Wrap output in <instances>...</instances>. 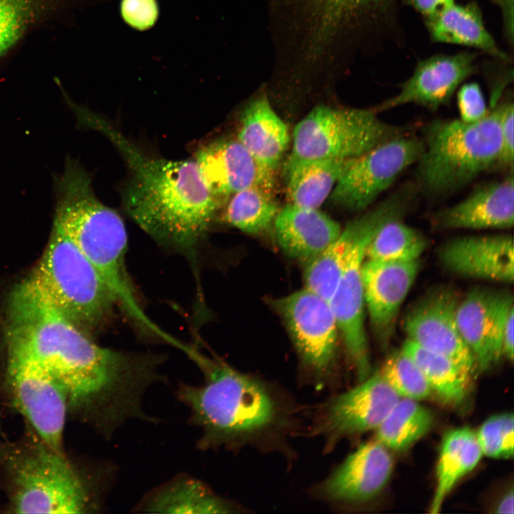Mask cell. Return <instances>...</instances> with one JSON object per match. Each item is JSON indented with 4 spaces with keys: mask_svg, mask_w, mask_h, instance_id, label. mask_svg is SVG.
I'll return each mask as SVG.
<instances>
[{
    "mask_svg": "<svg viewBox=\"0 0 514 514\" xmlns=\"http://www.w3.org/2000/svg\"><path fill=\"white\" fill-rule=\"evenodd\" d=\"M495 513L498 514H513L514 513L513 488H510L500 498L495 508Z\"/></svg>",
    "mask_w": 514,
    "mask_h": 514,
    "instance_id": "cell-43",
    "label": "cell"
},
{
    "mask_svg": "<svg viewBox=\"0 0 514 514\" xmlns=\"http://www.w3.org/2000/svg\"><path fill=\"white\" fill-rule=\"evenodd\" d=\"M8 451L4 465L11 512L81 513L89 508L87 487L65 455L40 439Z\"/></svg>",
    "mask_w": 514,
    "mask_h": 514,
    "instance_id": "cell-7",
    "label": "cell"
},
{
    "mask_svg": "<svg viewBox=\"0 0 514 514\" xmlns=\"http://www.w3.org/2000/svg\"><path fill=\"white\" fill-rule=\"evenodd\" d=\"M459 301L451 288H435L408 311L404 328L408 339L447 357L472 376L477 367L458 329L456 311Z\"/></svg>",
    "mask_w": 514,
    "mask_h": 514,
    "instance_id": "cell-14",
    "label": "cell"
},
{
    "mask_svg": "<svg viewBox=\"0 0 514 514\" xmlns=\"http://www.w3.org/2000/svg\"><path fill=\"white\" fill-rule=\"evenodd\" d=\"M374 109L315 107L296 126L291 156L302 158H353L393 138L405 126L382 121Z\"/></svg>",
    "mask_w": 514,
    "mask_h": 514,
    "instance_id": "cell-8",
    "label": "cell"
},
{
    "mask_svg": "<svg viewBox=\"0 0 514 514\" xmlns=\"http://www.w3.org/2000/svg\"><path fill=\"white\" fill-rule=\"evenodd\" d=\"M425 22L434 41L475 48L501 61H510L485 28L481 11L474 2L454 3L425 19Z\"/></svg>",
    "mask_w": 514,
    "mask_h": 514,
    "instance_id": "cell-24",
    "label": "cell"
},
{
    "mask_svg": "<svg viewBox=\"0 0 514 514\" xmlns=\"http://www.w3.org/2000/svg\"><path fill=\"white\" fill-rule=\"evenodd\" d=\"M513 306V297L508 291L481 287L473 288L459 301L458 329L478 371L488 370L503 357L501 336Z\"/></svg>",
    "mask_w": 514,
    "mask_h": 514,
    "instance_id": "cell-16",
    "label": "cell"
},
{
    "mask_svg": "<svg viewBox=\"0 0 514 514\" xmlns=\"http://www.w3.org/2000/svg\"><path fill=\"white\" fill-rule=\"evenodd\" d=\"M457 106L460 119L465 123L480 121L489 112L481 89L475 82L460 86L457 93Z\"/></svg>",
    "mask_w": 514,
    "mask_h": 514,
    "instance_id": "cell-38",
    "label": "cell"
},
{
    "mask_svg": "<svg viewBox=\"0 0 514 514\" xmlns=\"http://www.w3.org/2000/svg\"><path fill=\"white\" fill-rule=\"evenodd\" d=\"M193 160L217 199L252 187L274 191V171L261 164L238 139L206 143L196 151Z\"/></svg>",
    "mask_w": 514,
    "mask_h": 514,
    "instance_id": "cell-17",
    "label": "cell"
},
{
    "mask_svg": "<svg viewBox=\"0 0 514 514\" xmlns=\"http://www.w3.org/2000/svg\"><path fill=\"white\" fill-rule=\"evenodd\" d=\"M475 435L483 455L493 458H511L514 445L513 413L490 417L480 425Z\"/></svg>",
    "mask_w": 514,
    "mask_h": 514,
    "instance_id": "cell-36",
    "label": "cell"
},
{
    "mask_svg": "<svg viewBox=\"0 0 514 514\" xmlns=\"http://www.w3.org/2000/svg\"><path fill=\"white\" fill-rule=\"evenodd\" d=\"M378 371L400 398L418 400L432 393L418 366L401 350L391 353Z\"/></svg>",
    "mask_w": 514,
    "mask_h": 514,
    "instance_id": "cell-35",
    "label": "cell"
},
{
    "mask_svg": "<svg viewBox=\"0 0 514 514\" xmlns=\"http://www.w3.org/2000/svg\"><path fill=\"white\" fill-rule=\"evenodd\" d=\"M277 242L286 255L306 266L341 233L340 224L318 208L288 203L274 220Z\"/></svg>",
    "mask_w": 514,
    "mask_h": 514,
    "instance_id": "cell-22",
    "label": "cell"
},
{
    "mask_svg": "<svg viewBox=\"0 0 514 514\" xmlns=\"http://www.w3.org/2000/svg\"><path fill=\"white\" fill-rule=\"evenodd\" d=\"M149 512L214 514L238 513V505L218 496L200 481L181 480L166 486L149 501Z\"/></svg>",
    "mask_w": 514,
    "mask_h": 514,
    "instance_id": "cell-29",
    "label": "cell"
},
{
    "mask_svg": "<svg viewBox=\"0 0 514 514\" xmlns=\"http://www.w3.org/2000/svg\"><path fill=\"white\" fill-rule=\"evenodd\" d=\"M433 423L432 412L418 400L400 398L375 430V439L389 450H405L423 438Z\"/></svg>",
    "mask_w": 514,
    "mask_h": 514,
    "instance_id": "cell-30",
    "label": "cell"
},
{
    "mask_svg": "<svg viewBox=\"0 0 514 514\" xmlns=\"http://www.w3.org/2000/svg\"><path fill=\"white\" fill-rule=\"evenodd\" d=\"M410 208L407 198L396 191L376 206L375 214L355 243L338 286L329 303L334 313L348 359L358 381L371 373L368 340L364 327V298L361 267L366 247L386 223L402 219Z\"/></svg>",
    "mask_w": 514,
    "mask_h": 514,
    "instance_id": "cell-9",
    "label": "cell"
},
{
    "mask_svg": "<svg viewBox=\"0 0 514 514\" xmlns=\"http://www.w3.org/2000/svg\"><path fill=\"white\" fill-rule=\"evenodd\" d=\"M496 106L499 114L501 140L500 151L497 166L513 170L514 156L513 103L510 100H507Z\"/></svg>",
    "mask_w": 514,
    "mask_h": 514,
    "instance_id": "cell-39",
    "label": "cell"
},
{
    "mask_svg": "<svg viewBox=\"0 0 514 514\" xmlns=\"http://www.w3.org/2000/svg\"><path fill=\"white\" fill-rule=\"evenodd\" d=\"M29 280L86 334L102 329L113 320L117 303L112 293L54 220L46 248Z\"/></svg>",
    "mask_w": 514,
    "mask_h": 514,
    "instance_id": "cell-6",
    "label": "cell"
},
{
    "mask_svg": "<svg viewBox=\"0 0 514 514\" xmlns=\"http://www.w3.org/2000/svg\"><path fill=\"white\" fill-rule=\"evenodd\" d=\"M54 179V220L90 261L117 306L136 327L169 342L172 336L146 316L137 299L126 265L128 238L121 216L98 199L90 173L77 160H66L64 171Z\"/></svg>",
    "mask_w": 514,
    "mask_h": 514,
    "instance_id": "cell-4",
    "label": "cell"
},
{
    "mask_svg": "<svg viewBox=\"0 0 514 514\" xmlns=\"http://www.w3.org/2000/svg\"><path fill=\"white\" fill-rule=\"evenodd\" d=\"M424 148L421 138L408 133L384 141L355 158L331 191L332 201L363 210L415 163Z\"/></svg>",
    "mask_w": 514,
    "mask_h": 514,
    "instance_id": "cell-11",
    "label": "cell"
},
{
    "mask_svg": "<svg viewBox=\"0 0 514 514\" xmlns=\"http://www.w3.org/2000/svg\"><path fill=\"white\" fill-rule=\"evenodd\" d=\"M405 2L427 19L454 4L455 0H405Z\"/></svg>",
    "mask_w": 514,
    "mask_h": 514,
    "instance_id": "cell-41",
    "label": "cell"
},
{
    "mask_svg": "<svg viewBox=\"0 0 514 514\" xmlns=\"http://www.w3.org/2000/svg\"><path fill=\"white\" fill-rule=\"evenodd\" d=\"M331 21H347L353 26L369 24L389 34L396 24L397 0H316Z\"/></svg>",
    "mask_w": 514,
    "mask_h": 514,
    "instance_id": "cell-33",
    "label": "cell"
},
{
    "mask_svg": "<svg viewBox=\"0 0 514 514\" xmlns=\"http://www.w3.org/2000/svg\"><path fill=\"white\" fill-rule=\"evenodd\" d=\"M376 207L348 223L339 236L306 266V288L330 301L358 237L368 225Z\"/></svg>",
    "mask_w": 514,
    "mask_h": 514,
    "instance_id": "cell-27",
    "label": "cell"
},
{
    "mask_svg": "<svg viewBox=\"0 0 514 514\" xmlns=\"http://www.w3.org/2000/svg\"><path fill=\"white\" fill-rule=\"evenodd\" d=\"M420 269L419 260L382 262L364 259L361 279L364 304L373 333L386 346L394 333L400 306Z\"/></svg>",
    "mask_w": 514,
    "mask_h": 514,
    "instance_id": "cell-19",
    "label": "cell"
},
{
    "mask_svg": "<svg viewBox=\"0 0 514 514\" xmlns=\"http://www.w3.org/2000/svg\"><path fill=\"white\" fill-rule=\"evenodd\" d=\"M513 170L500 181L474 190L456 204L433 218L439 229L510 228L514 221Z\"/></svg>",
    "mask_w": 514,
    "mask_h": 514,
    "instance_id": "cell-21",
    "label": "cell"
},
{
    "mask_svg": "<svg viewBox=\"0 0 514 514\" xmlns=\"http://www.w3.org/2000/svg\"><path fill=\"white\" fill-rule=\"evenodd\" d=\"M422 139L424 148L415 163L417 189L433 197L451 193L497 166L501 144L498 108L473 123L435 119L423 127Z\"/></svg>",
    "mask_w": 514,
    "mask_h": 514,
    "instance_id": "cell-5",
    "label": "cell"
},
{
    "mask_svg": "<svg viewBox=\"0 0 514 514\" xmlns=\"http://www.w3.org/2000/svg\"><path fill=\"white\" fill-rule=\"evenodd\" d=\"M482 456L475 433L470 428H455L445 434L436 465V487L430 513L440 512L455 484L476 467Z\"/></svg>",
    "mask_w": 514,
    "mask_h": 514,
    "instance_id": "cell-26",
    "label": "cell"
},
{
    "mask_svg": "<svg viewBox=\"0 0 514 514\" xmlns=\"http://www.w3.org/2000/svg\"><path fill=\"white\" fill-rule=\"evenodd\" d=\"M65 0H0V56L32 23Z\"/></svg>",
    "mask_w": 514,
    "mask_h": 514,
    "instance_id": "cell-34",
    "label": "cell"
},
{
    "mask_svg": "<svg viewBox=\"0 0 514 514\" xmlns=\"http://www.w3.org/2000/svg\"><path fill=\"white\" fill-rule=\"evenodd\" d=\"M513 316L514 306H513L508 312L501 336L502 356L505 357L510 361H513L514 354Z\"/></svg>",
    "mask_w": 514,
    "mask_h": 514,
    "instance_id": "cell-40",
    "label": "cell"
},
{
    "mask_svg": "<svg viewBox=\"0 0 514 514\" xmlns=\"http://www.w3.org/2000/svg\"><path fill=\"white\" fill-rule=\"evenodd\" d=\"M237 139L261 164L275 171L288 146L289 134L268 99L260 97L243 110Z\"/></svg>",
    "mask_w": 514,
    "mask_h": 514,
    "instance_id": "cell-23",
    "label": "cell"
},
{
    "mask_svg": "<svg viewBox=\"0 0 514 514\" xmlns=\"http://www.w3.org/2000/svg\"><path fill=\"white\" fill-rule=\"evenodd\" d=\"M500 9L503 31L512 46L513 44V0H492Z\"/></svg>",
    "mask_w": 514,
    "mask_h": 514,
    "instance_id": "cell-42",
    "label": "cell"
},
{
    "mask_svg": "<svg viewBox=\"0 0 514 514\" xmlns=\"http://www.w3.org/2000/svg\"><path fill=\"white\" fill-rule=\"evenodd\" d=\"M393 467L388 448L376 439L363 443L315 487L314 495L336 508L366 503L383 490Z\"/></svg>",
    "mask_w": 514,
    "mask_h": 514,
    "instance_id": "cell-15",
    "label": "cell"
},
{
    "mask_svg": "<svg viewBox=\"0 0 514 514\" xmlns=\"http://www.w3.org/2000/svg\"><path fill=\"white\" fill-rule=\"evenodd\" d=\"M186 350L205 381L199 386L183 384L178 396L202 430V447L274 448L291 434L297 410L273 383L193 347Z\"/></svg>",
    "mask_w": 514,
    "mask_h": 514,
    "instance_id": "cell-3",
    "label": "cell"
},
{
    "mask_svg": "<svg viewBox=\"0 0 514 514\" xmlns=\"http://www.w3.org/2000/svg\"><path fill=\"white\" fill-rule=\"evenodd\" d=\"M441 264L462 276L510 283L514 278L513 241L510 235L463 236L439 251Z\"/></svg>",
    "mask_w": 514,
    "mask_h": 514,
    "instance_id": "cell-20",
    "label": "cell"
},
{
    "mask_svg": "<svg viewBox=\"0 0 514 514\" xmlns=\"http://www.w3.org/2000/svg\"><path fill=\"white\" fill-rule=\"evenodd\" d=\"M8 303V358L49 371L65 389L69 405L94 410L105 423H117L136 409L152 378L148 356L95 343L29 279L15 288Z\"/></svg>",
    "mask_w": 514,
    "mask_h": 514,
    "instance_id": "cell-1",
    "label": "cell"
},
{
    "mask_svg": "<svg viewBox=\"0 0 514 514\" xmlns=\"http://www.w3.org/2000/svg\"><path fill=\"white\" fill-rule=\"evenodd\" d=\"M121 15L131 28L145 31L156 22L159 8L156 0H121Z\"/></svg>",
    "mask_w": 514,
    "mask_h": 514,
    "instance_id": "cell-37",
    "label": "cell"
},
{
    "mask_svg": "<svg viewBox=\"0 0 514 514\" xmlns=\"http://www.w3.org/2000/svg\"><path fill=\"white\" fill-rule=\"evenodd\" d=\"M273 191L252 187L233 193L224 210L223 221L247 233L266 231L279 211Z\"/></svg>",
    "mask_w": 514,
    "mask_h": 514,
    "instance_id": "cell-31",
    "label": "cell"
},
{
    "mask_svg": "<svg viewBox=\"0 0 514 514\" xmlns=\"http://www.w3.org/2000/svg\"><path fill=\"white\" fill-rule=\"evenodd\" d=\"M401 351L410 358L425 378L432 393L445 404L458 405L465 399L471 376L447 357L407 339Z\"/></svg>",
    "mask_w": 514,
    "mask_h": 514,
    "instance_id": "cell-28",
    "label": "cell"
},
{
    "mask_svg": "<svg viewBox=\"0 0 514 514\" xmlns=\"http://www.w3.org/2000/svg\"><path fill=\"white\" fill-rule=\"evenodd\" d=\"M426 245L422 234L402 219H394L384 224L371 238L365 258L382 262L417 261Z\"/></svg>",
    "mask_w": 514,
    "mask_h": 514,
    "instance_id": "cell-32",
    "label": "cell"
},
{
    "mask_svg": "<svg viewBox=\"0 0 514 514\" xmlns=\"http://www.w3.org/2000/svg\"><path fill=\"white\" fill-rule=\"evenodd\" d=\"M69 106L81 126L103 133L125 161L121 199L131 218L158 243L193 253L219 205L195 161L150 154L96 113L74 102Z\"/></svg>",
    "mask_w": 514,
    "mask_h": 514,
    "instance_id": "cell-2",
    "label": "cell"
},
{
    "mask_svg": "<svg viewBox=\"0 0 514 514\" xmlns=\"http://www.w3.org/2000/svg\"><path fill=\"white\" fill-rule=\"evenodd\" d=\"M354 158H302L290 156L284 171L289 203L318 208Z\"/></svg>",
    "mask_w": 514,
    "mask_h": 514,
    "instance_id": "cell-25",
    "label": "cell"
},
{
    "mask_svg": "<svg viewBox=\"0 0 514 514\" xmlns=\"http://www.w3.org/2000/svg\"><path fill=\"white\" fill-rule=\"evenodd\" d=\"M6 382L14 406L39 438L64 455L63 439L69 400L63 386L42 367L12 358H8Z\"/></svg>",
    "mask_w": 514,
    "mask_h": 514,
    "instance_id": "cell-13",
    "label": "cell"
},
{
    "mask_svg": "<svg viewBox=\"0 0 514 514\" xmlns=\"http://www.w3.org/2000/svg\"><path fill=\"white\" fill-rule=\"evenodd\" d=\"M400 398L376 371L322 403L311 433L323 440L325 450L331 451L346 438L376 430Z\"/></svg>",
    "mask_w": 514,
    "mask_h": 514,
    "instance_id": "cell-12",
    "label": "cell"
},
{
    "mask_svg": "<svg viewBox=\"0 0 514 514\" xmlns=\"http://www.w3.org/2000/svg\"><path fill=\"white\" fill-rule=\"evenodd\" d=\"M477 54L460 52L435 55L420 61L394 96L383 101L377 113L414 104L435 111L448 104L464 80L475 70Z\"/></svg>",
    "mask_w": 514,
    "mask_h": 514,
    "instance_id": "cell-18",
    "label": "cell"
},
{
    "mask_svg": "<svg viewBox=\"0 0 514 514\" xmlns=\"http://www.w3.org/2000/svg\"><path fill=\"white\" fill-rule=\"evenodd\" d=\"M314 386L331 378L337 354L338 329L330 303L305 288L273 301Z\"/></svg>",
    "mask_w": 514,
    "mask_h": 514,
    "instance_id": "cell-10",
    "label": "cell"
}]
</instances>
